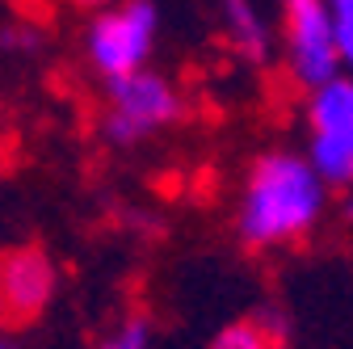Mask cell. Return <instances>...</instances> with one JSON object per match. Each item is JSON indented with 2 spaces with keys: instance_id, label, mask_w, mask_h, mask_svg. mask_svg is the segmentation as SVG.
<instances>
[{
  "instance_id": "cell-9",
  "label": "cell",
  "mask_w": 353,
  "mask_h": 349,
  "mask_svg": "<svg viewBox=\"0 0 353 349\" xmlns=\"http://www.w3.org/2000/svg\"><path fill=\"white\" fill-rule=\"evenodd\" d=\"M97 349H152V320L148 316H122L97 341Z\"/></svg>"
},
{
  "instance_id": "cell-8",
  "label": "cell",
  "mask_w": 353,
  "mask_h": 349,
  "mask_svg": "<svg viewBox=\"0 0 353 349\" xmlns=\"http://www.w3.org/2000/svg\"><path fill=\"white\" fill-rule=\"evenodd\" d=\"M282 337H286V328H282L278 312L265 308L256 316H244V320L223 324V328L210 337L206 349H282Z\"/></svg>"
},
{
  "instance_id": "cell-1",
  "label": "cell",
  "mask_w": 353,
  "mask_h": 349,
  "mask_svg": "<svg viewBox=\"0 0 353 349\" xmlns=\"http://www.w3.org/2000/svg\"><path fill=\"white\" fill-rule=\"evenodd\" d=\"M332 210V186L307 148L274 143L244 164L232 206V232L248 252H286L307 244Z\"/></svg>"
},
{
  "instance_id": "cell-13",
  "label": "cell",
  "mask_w": 353,
  "mask_h": 349,
  "mask_svg": "<svg viewBox=\"0 0 353 349\" xmlns=\"http://www.w3.org/2000/svg\"><path fill=\"white\" fill-rule=\"evenodd\" d=\"M0 349H26V341H21V337H17V332H9V337H5V341H0Z\"/></svg>"
},
{
  "instance_id": "cell-3",
  "label": "cell",
  "mask_w": 353,
  "mask_h": 349,
  "mask_svg": "<svg viewBox=\"0 0 353 349\" xmlns=\"http://www.w3.org/2000/svg\"><path fill=\"white\" fill-rule=\"evenodd\" d=\"M105 89V106H101V139L110 148H139L156 135H164L168 126L181 122L185 114V97L176 89V80L160 68H143L130 72Z\"/></svg>"
},
{
  "instance_id": "cell-7",
  "label": "cell",
  "mask_w": 353,
  "mask_h": 349,
  "mask_svg": "<svg viewBox=\"0 0 353 349\" xmlns=\"http://www.w3.org/2000/svg\"><path fill=\"white\" fill-rule=\"evenodd\" d=\"M219 30L236 59L248 68H274L278 63V17L261 0H214Z\"/></svg>"
},
{
  "instance_id": "cell-10",
  "label": "cell",
  "mask_w": 353,
  "mask_h": 349,
  "mask_svg": "<svg viewBox=\"0 0 353 349\" xmlns=\"http://www.w3.org/2000/svg\"><path fill=\"white\" fill-rule=\"evenodd\" d=\"M332 21H336V38H341V59L345 72L353 76V0H328Z\"/></svg>"
},
{
  "instance_id": "cell-2",
  "label": "cell",
  "mask_w": 353,
  "mask_h": 349,
  "mask_svg": "<svg viewBox=\"0 0 353 349\" xmlns=\"http://www.w3.org/2000/svg\"><path fill=\"white\" fill-rule=\"evenodd\" d=\"M160 30H164V13L156 0H114L110 9L84 17L80 30L84 68L101 84L143 72L152 68V55L160 47Z\"/></svg>"
},
{
  "instance_id": "cell-11",
  "label": "cell",
  "mask_w": 353,
  "mask_h": 349,
  "mask_svg": "<svg viewBox=\"0 0 353 349\" xmlns=\"http://www.w3.org/2000/svg\"><path fill=\"white\" fill-rule=\"evenodd\" d=\"M68 9H76V13H84V17H93V13H101V9H110L114 0H63Z\"/></svg>"
},
{
  "instance_id": "cell-4",
  "label": "cell",
  "mask_w": 353,
  "mask_h": 349,
  "mask_svg": "<svg viewBox=\"0 0 353 349\" xmlns=\"http://www.w3.org/2000/svg\"><path fill=\"white\" fill-rule=\"evenodd\" d=\"M274 17H278V68L303 97L345 72L328 0H274Z\"/></svg>"
},
{
  "instance_id": "cell-12",
  "label": "cell",
  "mask_w": 353,
  "mask_h": 349,
  "mask_svg": "<svg viewBox=\"0 0 353 349\" xmlns=\"http://www.w3.org/2000/svg\"><path fill=\"white\" fill-rule=\"evenodd\" d=\"M336 215H341V223L353 232V186L349 190H341V202H336Z\"/></svg>"
},
{
  "instance_id": "cell-6",
  "label": "cell",
  "mask_w": 353,
  "mask_h": 349,
  "mask_svg": "<svg viewBox=\"0 0 353 349\" xmlns=\"http://www.w3.org/2000/svg\"><path fill=\"white\" fill-rule=\"evenodd\" d=\"M0 295L9 324H34L59 295V266L42 244H13L0 261Z\"/></svg>"
},
{
  "instance_id": "cell-5",
  "label": "cell",
  "mask_w": 353,
  "mask_h": 349,
  "mask_svg": "<svg viewBox=\"0 0 353 349\" xmlns=\"http://www.w3.org/2000/svg\"><path fill=\"white\" fill-rule=\"evenodd\" d=\"M303 148L332 190L353 186V76L341 72L303 101Z\"/></svg>"
}]
</instances>
